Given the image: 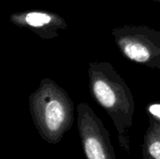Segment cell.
<instances>
[{
	"mask_svg": "<svg viewBox=\"0 0 160 159\" xmlns=\"http://www.w3.org/2000/svg\"><path fill=\"white\" fill-rule=\"evenodd\" d=\"M30 110L38 132L50 144L58 143L73 125V105L60 92H42L33 97Z\"/></svg>",
	"mask_w": 160,
	"mask_h": 159,
	"instance_id": "6da1fadb",
	"label": "cell"
},
{
	"mask_svg": "<svg viewBox=\"0 0 160 159\" xmlns=\"http://www.w3.org/2000/svg\"><path fill=\"white\" fill-rule=\"evenodd\" d=\"M78 129L86 159H116L109 131L86 104L78 107Z\"/></svg>",
	"mask_w": 160,
	"mask_h": 159,
	"instance_id": "7a4b0ae2",
	"label": "cell"
},
{
	"mask_svg": "<svg viewBox=\"0 0 160 159\" xmlns=\"http://www.w3.org/2000/svg\"><path fill=\"white\" fill-rule=\"evenodd\" d=\"M151 115L142 144V159H160V117Z\"/></svg>",
	"mask_w": 160,
	"mask_h": 159,
	"instance_id": "3957f363",
	"label": "cell"
},
{
	"mask_svg": "<svg viewBox=\"0 0 160 159\" xmlns=\"http://www.w3.org/2000/svg\"><path fill=\"white\" fill-rule=\"evenodd\" d=\"M25 20H26L27 23L32 26H41L43 24L48 23L51 21V17L45 13L31 12V13L27 14Z\"/></svg>",
	"mask_w": 160,
	"mask_h": 159,
	"instance_id": "277c9868",
	"label": "cell"
},
{
	"mask_svg": "<svg viewBox=\"0 0 160 159\" xmlns=\"http://www.w3.org/2000/svg\"><path fill=\"white\" fill-rule=\"evenodd\" d=\"M149 112L150 113L156 115V116H158L160 117V104H155V105H152L150 108H149Z\"/></svg>",
	"mask_w": 160,
	"mask_h": 159,
	"instance_id": "5b68a950",
	"label": "cell"
}]
</instances>
